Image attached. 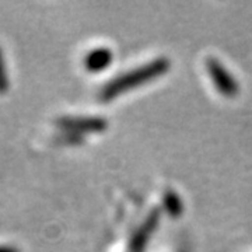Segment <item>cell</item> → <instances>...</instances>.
<instances>
[{"instance_id": "1", "label": "cell", "mask_w": 252, "mask_h": 252, "mask_svg": "<svg viewBox=\"0 0 252 252\" xmlns=\"http://www.w3.org/2000/svg\"><path fill=\"white\" fill-rule=\"evenodd\" d=\"M170 69V61L165 58H158L156 61H152L147 64L140 66L139 69L130 70V72L121 74L115 77L114 80H111L104 86V89L101 91V98L109 99L119 95L121 93H125L132 87L140 86L146 81H150L154 77L160 76L162 73H165Z\"/></svg>"}, {"instance_id": "2", "label": "cell", "mask_w": 252, "mask_h": 252, "mask_svg": "<svg viewBox=\"0 0 252 252\" xmlns=\"http://www.w3.org/2000/svg\"><path fill=\"white\" fill-rule=\"evenodd\" d=\"M206 67L212 80L216 84L217 90L220 91L223 95L233 97L238 93V83L234 80V77L227 72V69L217 59L209 58L206 62Z\"/></svg>"}, {"instance_id": "3", "label": "cell", "mask_w": 252, "mask_h": 252, "mask_svg": "<svg viewBox=\"0 0 252 252\" xmlns=\"http://www.w3.org/2000/svg\"><path fill=\"white\" fill-rule=\"evenodd\" d=\"M158 219H160V210H153L147 220L144 221L143 224L139 227L137 233L133 235L132 241H130V251L132 252H140L143 250V247L146 243L149 241L150 235L154 231L156 225L158 223Z\"/></svg>"}, {"instance_id": "4", "label": "cell", "mask_w": 252, "mask_h": 252, "mask_svg": "<svg viewBox=\"0 0 252 252\" xmlns=\"http://www.w3.org/2000/svg\"><path fill=\"white\" fill-rule=\"evenodd\" d=\"M61 125L79 132H93V130H102L107 127V121L102 118H64L61 121Z\"/></svg>"}, {"instance_id": "5", "label": "cell", "mask_w": 252, "mask_h": 252, "mask_svg": "<svg viewBox=\"0 0 252 252\" xmlns=\"http://www.w3.org/2000/svg\"><path fill=\"white\" fill-rule=\"evenodd\" d=\"M111 62H112L111 51L107 48H98V49L93 51L86 56L84 64H86L87 70L99 72V70H104Z\"/></svg>"}, {"instance_id": "6", "label": "cell", "mask_w": 252, "mask_h": 252, "mask_svg": "<svg viewBox=\"0 0 252 252\" xmlns=\"http://www.w3.org/2000/svg\"><path fill=\"white\" fill-rule=\"evenodd\" d=\"M164 206L172 216H180L182 212V203H181L180 196L172 190H168L164 195Z\"/></svg>"}, {"instance_id": "7", "label": "cell", "mask_w": 252, "mask_h": 252, "mask_svg": "<svg viewBox=\"0 0 252 252\" xmlns=\"http://www.w3.org/2000/svg\"><path fill=\"white\" fill-rule=\"evenodd\" d=\"M0 252H17L13 248H7V247H0Z\"/></svg>"}]
</instances>
